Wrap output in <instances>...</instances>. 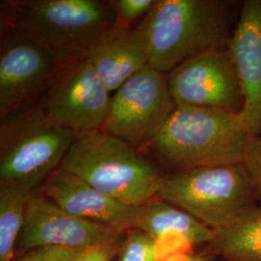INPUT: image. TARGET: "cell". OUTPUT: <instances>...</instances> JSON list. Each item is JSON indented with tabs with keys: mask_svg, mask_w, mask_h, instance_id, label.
<instances>
[{
	"mask_svg": "<svg viewBox=\"0 0 261 261\" xmlns=\"http://www.w3.org/2000/svg\"><path fill=\"white\" fill-rule=\"evenodd\" d=\"M258 137L236 112L176 107L156 140L144 151L176 172L244 164Z\"/></svg>",
	"mask_w": 261,
	"mask_h": 261,
	"instance_id": "3",
	"label": "cell"
},
{
	"mask_svg": "<svg viewBox=\"0 0 261 261\" xmlns=\"http://www.w3.org/2000/svg\"><path fill=\"white\" fill-rule=\"evenodd\" d=\"M111 99L86 56L62 66L38 103L50 121L80 136L103 128Z\"/></svg>",
	"mask_w": 261,
	"mask_h": 261,
	"instance_id": "8",
	"label": "cell"
},
{
	"mask_svg": "<svg viewBox=\"0 0 261 261\" xmlns=\"http://www.w3.org/2000/svg\"><path fill=\"white\" fill-rule=\"evenodd\" d=\"M62 66L46 47L1 24L0 119L37 105Z\"/></svg>",
	"mask_w": 261,
	"mask_h": 261,
	"instance_id": "9",
	"label": "cell"
},
{
	"mask_svg": "<svg viewBox=\"0 0 261 261\" xmlns=\"http://www.w3.org/2000/svg\"><path fill=\"white\" fill-rule=\"evenodd\" d=\"M32 193L17 183L0 181V261H12Z\"/></svg>",
	"mask_w": 261,
	"mask_h": 261,
	"instance_id": "17",
	"label": "cell"
},
{
	"mask_svg": "<svg viewBox=\"0 0 261 261\" xmlns=\"http://www.w3.org/2000/svg\"><path fill=\"white\" fill-rule=\"evenodd\" d=\"M155 0H109L116 16V27L132 28L144 19L155 4Z\"/></svg>",
	"mask_w": 261,
	"mask_h": 261,
	"instance_id": "19",
	"label": "cell"
},
{
	"mask_svg": "<svg viewBox=\"0 0 261 261\" xmlns=\"http://www.w3.org/2000/svg\"><path fill=\"white\" fill-rule=\"evenodd\" d=\"M60 168L135 208L157 197L166 180L141 151L102 130L76 136Z\"/></svg>",
	"mask_w": 261,
	"mask_h": 261,
	"instance_id": "4",
	"label": "cell"
},
{
	"mask_svg": "<svg viewBox=\"0 0 261 261\" xmlns=\"http://www.w3.org/2000/svg\"><path fill=\"white\" fill-rule=\"evenodd\" d=\"M259 137L261 138V130H260V134H259Z\"/></svg>",
	"mask_w": 261,
	"mask_h": 261,
	"instance_id": "24",
	"label": "cell"
},
{
	"mask_svg": "<svg viewBox=\"0 0 261 261\" xmlns=\"http://www.w3.org/2000/svg\"><path fill=\"white\" fill-rule=\"evenodd\" d=\"M118 234L121 233L107 225L67 213L37 190L28 199L16 252L48 246L85 251Z\"/></svg>",
	"mask_w": 261,
	"mask_h": 261,
	"instance_id": "11",
	"label": "cell"
},
{
	"mask_svg": "<svg viewBox=\"0 0 261 261\" xmlns=\"http://www.w3.org/2000/svg\"><path fill=\"white\" fill-rule=\"evenodd\" d=\"M135 228L154 240L175 236L190 245L209 244L214 231L184 210L155 197L137 208Z\"/></svg>",
	"mask_w": 261,
	"mask_h": 261,
	"instance_id": "15",
	"label": "cell"
},
{
	"mask_svg": "<svg viewBox=\"0 0 261 261\" xmlns=\"http://www.w3.org/2000/svg\"><path fill=\"white\" fill-rule=\"evenodd\" d=\"M157 197L192 215L214 232L228 227L257 205L244 164L176 171L166 177Z\"/></svg>",
	"mask_w": 261,
	"mask_h": 261,
	"instance_id": "5",
	"label": "cell"
},
{
	"mask_svg": "<svg viewBox=\"0 0 261 261\" xmlns=\"http://www.w3.org/2000/svg\"><path fill=\"white\" fill-rule=\"evenodd\" d=\"M242 1L156 0L143 19L149 66L166 74L188 58L227 48Z\"/></svg>",
	"mask_w": 261,
	"mask_h": 261,
	"instance_id": "1",
	"label": "cell"
},
{
	"mask_svg": "<svg viewBox=\"0 0 261 261\" xmlns=\"http://www.w3.org/2000/svg\"><path fill=\"white\" fill-rule=\"evenodd\" d=\"M124 240V233L115 235L87 249L75 261H112L120 252Z\"/></svg>",
	"mask_w": 261,
	"mask_h": 261,
	"instance_id": "21",
	"label": "cell"
},
{
	"mask_svg": "<svg viewBox=\"0 0 261 261\" xmlns=\"http://www.w3.org/2000/svg\"><path fill=\"white\" fill-rule=\"evenodd\" d=\"M168 261H214V254H178Z\"/></svg>",
	"mask_w": 261,
	"mask_h": 261,
	"instance_id": "23",
	"label": "cell"
},
{
	"mask_svg": "<svg viewBox=\"0 0 261 261\" xmlns=\"http://www.w3.org/2000/svg\"><path fill=\"white\" fill-rule=\"evenodd\" d=\"M175 109L167 75L147 66L113 93L101 130L142 152L156 140Z\"/></svg>",
	"mask_w": 261,
	"mask_h": 261,
	"instance_id": "7",
	"label": "cell"
},
{
	"mask_svg": "<svg viewBox=\"0 0 261 261\" xmlns=\"http://www.w3.org/2000/svg\"><path fill=\"white\" fill-rule=\"evenodd\" d=\"M252 179L257 201L261 204V138L254 140L244 163Z\"/></svg>",
	"mask_w": 261,
	"mask_h": 261,
	"instance_id": "22",
	"label": "cell"
},
{
	"mask_svg": "<svg viewBox=\"0 0 261 261\" xmlns=\"http://www.w3.org/2000/svg\"><path fill=\"white\" fill-rule=\"evenodd\" d=\"M1 24L46 47L63 64L80 60L116 25L109 1H1Z\"/></svg>",
	"mask_w": 261,
	"mask_h": 261,
	"instance_id": "2",
	"label": "cell"
},
{
	"mask_svg": "<svg viewBox=\"0 0 261 261\" xmlns=\"http://www.w3.org/2000/svg\"><path fill=\"white\" fill-rule=\"evenodd\" d=\"M167 81L176 107L242 110V87L228 47L188 58L169 72Z\"/></svg>",
	"mask_w": 261,
	"mask_h": 261,
	"instance_id": "10",
	"label": "cell"
},
{
	"mask_svg": "<svg viewBox=\"0 0 261 261\" xmlns=\"http://www.w3.org/2000/svg\"><path fill=\"white\" fill-rule=\"evenodd\" d=\"M157 241L144 231L133 228L127 235L118 253L117 261H158Z\"/></svg>",
	"mask_w": 261,
	"mask_h": 261,
	"instance_id": "18",
	"label": "cell"
},
{
	"mask_svg": "<svg viewBox=\"0 0 261 261\" xmlns=\"http://www.w3.org/2000/svg\"><path fill=\"white\" fill-rule=\"evenodd\" d=\"M75 138L50 121L39 103L1 118L0 181L37 191L60 168Z\"/></svg>",
	"mask_w": 261,
	"mask_h": 261,
	"instance_id": "6",
	"label": "cell"
},
{
	"mask_svg": "<svg viewBox=\"0 0 261 261\" xmlns=\"http://www.w3.org/2000/svg\"><path fill=\"white\" fill-rule=\"evenodd\" d=\"M228 50L240 80L244 105L238 112L245 125L261 130V0L242 1Z\"/></svg>",
	"mask_w": 261,
	"mask_h": 261,
	"instance_id": "13",
	"label": "cell"
},
{
	"mask_svg": "<svg viewBox=\"0 0 261 261\" xmlns=\"http://www.w3.org/2000/svg\"><path fill=\"white\" fill-rule=\"evenodd\" d=\"M208 252L231 261H261V205L252 207L231 225L214 232Z\"/></svg>",
	"mask_w": 261,
	"mask_h": 261,
	"instance_id": "16",
	"label": "cell"
},
{
	"mask_svg": "<svg viewBox=\"0 0 261 261\" xmlns=\"http://www.w3.org/2000/svg\"><path fill=\"white\" fill-rule=\"evenodd\" d=\"M39 191L62 210L77 218L107 225L119 233L135 228L137 208L105 195L63 168L55 170Z\"/></svg>",
	"mask_w": 261,
	"mask_h": 261,
	"instance_id": "12",
	"label": "cell"
},
{
	"mask_svg": "<svg viewBox=\"0 0 261 261\" xmlns=\"http://www.w3.org/2000/svg\"><path fill=\"white\" fill-rule=\"evenodd\" d=\"M84 252L83 250L48 246L20 253L12 261H75Z\"/></svg>",
	"mask_w": 261,
	"mask_h": 261,
	"instance_id": "20",
	"label": "cell"
},
{
	"mask_svg": "<svg viewBox=\"0 0 261 261\" xmlns=\"http://www.w3.org/2000/svg\"><path fill=\"white\" fill-rule=\"evenodd\" d=\"M87 57L109 92H116L133 75L149 66V42L143 19L136 27H116Z\"/></svg>",
	"mask_w": 261,
	"mask_h": 261,
	"instance_id": "14",
	"label": "cell"
}]
</instances>
